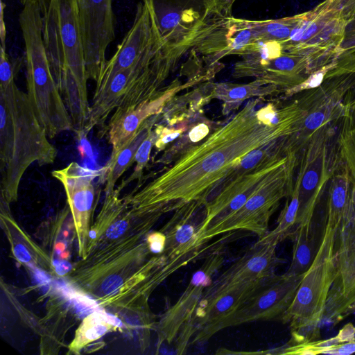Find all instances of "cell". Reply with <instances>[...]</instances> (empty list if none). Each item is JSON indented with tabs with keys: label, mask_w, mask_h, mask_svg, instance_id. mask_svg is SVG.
<instances>
[{
	"label": "cell",
	"mask_w": 355,
	"mask_h": 355,
	"mask_svg": "<svg viewBox=\"0 0 355 355\" xmlns=\"http://www.w3.org/2000/svg\"><path fill=\"white\" fill-rule=\"evenodd\" d=\"M5 8L4 3L1 1V20H0V35H1V48L6 49V24L3 19V10Z\"/></svg>",
	"instance_id": "cell-44"
},
{
	"label": "cell",
	"mask_w": 355,
	"mask_h": 355,
	"mask_svg": "<svg viewBox=\"0 0 355 355\" xmlns=\"http://www.w3.org/2000/svg\"><path fill=\"white\" fill-rule=\"evenodd\" d=\"M150 250L155 254L162 253L166 244V235L164 232H155L148 237Z\"/></svg>",
	"instance_id": "cell-34"
},
{
	"label": "cell",
	"mask_w": 355,
	"mask_h": 355,
	"mask_svg": "<svg viewBox=\"0 0 355 355\" xmlns=\"http://www.w3.org/2000/svg\"><path fill=\"white\" fill-rule=\"evenodd\" d=\"M349 92L343 105L345 122L342 135L355 132V88Z\"/></svg>",
	"instance_id": "cell-29"
},
{
	"label": "cell",
	"mask_w": 355,
	"mask_h": 355,
	"mask_svg": "<svg viewBox=\"0 0 355 355\" xmlns=\"http://www.w3.org/2000/svg\"><path fill=\"white\" fill-rule=\"evenodd\" d=\"M158 115H155L146 121L130 141L116 155L110 156L105 166L100 171L98 181L105 183L107 195L113 192L118 180L135 162L137 150L153 130Z\"/></svg>",
	"instance_id": "cell-20"
},
{
	"label": "cell",
	"mask_w": 355,
	"mask_h": 355,
	"mask_svg": "<svg viewBox=\"0 0 355 355\" xmlns=\"http://www.w3.org/2000/svg\"><path fill=\"white\" fill-rule=\"evenodd\" d=\"M182 88L179 85L170 86L152 98L126 109L115 110L105 130L112 146L111 156L130 141L146 121L159 114L173 96Z\"/></svg>",
	"instance_id": "cell-17"
},
{
	"label": "cell",
	"mask_w": 355,
	"mask_h": 355,
	"mask_svg": "<svg viewBox=\"0 0 355 355\" xmlns=\"http://www.w3.org/2000/svg\"><path fill=\"white\" fill-rule=\"evenodd\" d=\"M53 265L56 273L60 276L68 273L72 268L71 264L69 262L63 260H54L53 261Z\"/></svg>",
	"instance_id": "cell-43"
},
{
	"label": "cell",
	"mask_w": 355,
	"mask_h": 355,
	"mask_svg": "<svg viewBox=\"0 0 355 355\" xmlns=\"http://www.w3.org/2000/svg\"><path fill=\"white\" fill-rule=\"evenodd\" d=\"M286 153V160L261 180L240 209L202 232L200 236L202 241L209 242L218 235L238 230L252 232L260 239L269 232L271 216L282 199L289 196L293 188L292 175L295 157L294 153Z\"/></svg>",
	"instance_id": "cell-6"
},
{
	"label": "cell",
	"mask_w": 355,
	"mask_h": 355,
	"mask_svg": "<svg viewBox=\"0 0 355 355\" xmlns=\"http://www.w3.org/2000/svg\"><path fill=\"white\" fill-rule=\"evenodd\" d=\"M312 69L309 60L297 53L284 51L279 56L271 59L248 54L235 63L232 76L236 78L254 77L265 85L291 88L303 83L306 80L303 73Z\"/></svg>",
	"instance_id": "cell-14"
},
{
	"label": "cell",
	"mask_w": 355,
	"mask_h": 355,
	"mask_svg": "<svg viewBox=\"0 0 355 355\" xmlns=\"http://www.w3.org/2000/svg\"><path fill=\"white\" fill-rule=\"evenodd\" d=\"M67 299L72 302L76 312L81 316L90 315L101 310L94 300L74 290Z\"/></svg>",
	"instance_id": "cell-28"
},
{
	"label": "cell",
	"mask_w": 355,
	"mask_h": 355,
	"mask_svg": "<svg viewBox=\"0 0 355 355\" xmlns=\"http://www.w3.org/2000/svg\"><path fill=\"white\" fill-rule=\"evenodd\" d=\"M354 34H355V17L347 24L345 37Z\"/></svg>",
	"instance_id": "cell-45"
},
{
	"label": "cell",
	"mask_w": 355,
	"mask_h": 355,
	"mask_svg": "<svg viewBox=\"0 0 355 355\" xmlns=\"http://www.w3.org/2000/svg\"><path fill=\"white\" fill-rule=\"evenodd\" d=\"M299 19V14L276 19L254 20V27L259 42L287 40Z\"/></svg>",
	"instance_id": "cell-25"
},
{
	"label": "cell",
	"mask_w": 355,
	"mask_h": 355,
	"mask_svg": "<svg viewBox=\"0 0 355 355\" xmlns=\"http://www.w3.org/2000/svg\"><path fill=\"white\" fill-rule=\"evenodd\" d=\"M349 175L346 171L334 177L329 189L326 221L340 225L349 198Z\"/></svg>",
	"instance_id": "cell-24"
},
{
	"label": "cell",
	"mask_w": 355,
	"mask_h": 355,
	"mask_svg": "<svg viewBox=\"0 0 355 355\" xmlns=\"http://www.w3.org/2000/svg\"><path fill=\"white\" fill-rule=\"evenodd\" d=\"M297 178L300 187V207L296 225L312 221L316 205L328 179L324 152L307 153Z\"/></svg>",
	"instance_id": "cell-19"
},
{
	"label": "cell",
	"mask_w": 355,
	"mask_h": 355,
	"mask_svg": "<svg viewBox=\"0 0 355 355\" xmlns=\"http://www.w3.org/2000/svg\"><path fill=\"white\" fill-rule=\"evenodd\" d=\"M334 260V278L322 320L333 327L355 313L354 189L336 234Z\"/></svg>",
	"instance_id": "cell-8"
},
{
	"label": "cell",
	"mask_w": 355,
	"mask_h": 355,
	"mask_svg": "<svg viewBox=\"0 0 355 355\" xmlns=\"http://www.w3.org/2000/svg\"><path fill=\"white\" fill-rule=\"evenodd\" d=\"M259 102V98L250 100L203 142L187 148L173 165L139 191L133 201L144 210L166 211L191 201L207 202L243 156L295 132L300 119L296 107H291L279 123L269 125L257 118Z\"/></svg>",
	"instance_id": "cell-1"
},
{
	"label": "cell",
	"mask_w": 355,
	"mask_h": 355,
	"mask_svg": "<svg viewBox=\"0 0 355 355\" xmlns=\"http://www.w3.org/2000/svg\"><path fill=\"white\" fill-rule=\"evenodd\" d=\"M289 238L293 241V257L287 275L304 274L312 263L319 244H316L312 221L296 225Z\"/></svg>",
	"instance_id": "cell-22"
},
{
	"label": "cell",
	"mask_w": 355,
	"mask_h": 355,
	"mask_svg": "<svg viewBox=\"0 0 355 355\" xmlns=\"http://www.w3.org/2000/svg\"><path fill=\"white\" fill-rule=\"evenodd\" d=\"M209 132V128L208 125L201 123L193 127L189 133V137L193 143L199 142L205 139Z\"/></svg>",
	"instance_id": "cell-38"
},
{
	"label": "cell",
	"mask_w": 355,
	"mask_h": 355,
	"mask_svg": "<svg viewBox=\"0 0 355 355\" xmlns=\"http://www.w3.org/2000/svg\"><path fill=\"white\" fill-rule=\"evenodd\" d=\"M345 76L355 78V34L345 37L325 78Z\"/></svg>",
	"instance_id": "cell-26"
},
{
	"label": "cell",
	"mask_w": 355,
	"mask_h": 355,
	"mask_svg": "<svg viewBox=\"0 0 355 355\" xmlns=\"http://www.w3.org/2000/svg\"><path fill=\"white\" fill-rule=\"evenodd\" d=\"M13 252L15 257L21 262L28 263L31 260L30 252L23 244L16 245Z\"/></svg>",
	"instance_id": "cell-41"
},
{
	"label": "cell",
	"mask_w": 355,
	"mask_h": 355,
	"mask_svg": "<svg viewBox=\"0 0 355 355\" xmlns=\"http://www.w3.org/2000/svg\"><path fill=\"white\" fill-rule=\"evenodd\" d=\"M276 248L275 245L256 242L243 257L211 283L201 300L237 284L276 277V269L285 262V259L277 256Z\"/></svg>",
	"instance_id": "cell-15"
},
{
	"label": "cell",
	"mask_w": 355,
	"mask_h": 355,
	"mask_svg": "<svg viewBox=\"0 0 355 355\" xmlns=\"http://www.w3.org/2000/svg\"><path fill=\"white\" fill-rule=\"evenodd\" d=\"M274 278L237 284L200 300L191 321L196 331L191 343L209 340L211 330L217 324L232 314L254 292Z\"/></svg>",
	"instance_id": "cell-16"
},
{
	"label": "cell",
	"mask_w": 355,
	"mask_h": 355,
	"mask_svg": "<svg viewBox=\"0 0 355 355\" xmlns=\"http://www.w3.org/2000/svg\"><path fill=\"white\" fill-rule=\"evenodd\" d=\"M128 227V223L124 220H119L112 224L106 232L107 236L110 239H116L121 236Z\"/></svg>",
	"instance_id": "cell-39"
},
{
	"label": "cell",
	"mask_w": 355,
	"mask_h": 355,
	"mask_svg": "<svg viewBox=\"0 0 355 355\" xmlns=\"http://www.w3.org/2000/svg\"><path fill=\"white\" fill-rule=\"evenodd\" d=\"M223 248V245L218 244L206 254L202 264L193 274L184 292L165 313L161 321L162 341L175 343L186 328L193 327L191 321L203 293L225 262Z\"/></svg>",
	"instance_id": "cell-12"
},
{
	"label": "cell",
	"mask_w": 355,
	"mask_h": 355,
	"mask_svg": "<svg viewBox=\"0 0 355 355\" xmlns=\"http://www.w3.org/2000/svg\"><path fill=\"white\" fill-rule=\"evenodd\" d=\"M43 40L52 74L71 118L83 135L89 106L83 39L76 0H49L42 15Z\"/></svg>",
	"instance_id": "cell-3"
},
{
	"label": "cell",
	"mask_w": 355,
	"mask_h": 355,
	"mask_svg": "<svg viewBox=\"0 0 355 355\" xmlns=\"http://www.w3.org/2000/svg\"><path fill=\"white\" fill-rule=\"evenodd\" d=\"M337 343L355 340V327L351 322L347 323L334 336Z\"/></svg>",
	"instance_id": "cell-37"
},
{
	"label": "cell",
	"mask_w": 355,
	"mask_h": 355,
	"mask_svg": "<svg viewBox=\"0 0 355 355\" xmlns=\"http://www.w3.org/2000/svg\"><path fill=\"white\" fill-rule=\"evenodd\" d=\"M284 141L275 150L252 171L225 181L219 191L206 202L207 217L203 232L240 209L252 195L261 180L282 164L288 154L282 155Z\"/></svg>",
	"instance_id": "cell-13"
},
{
	"label": "cell",
	"mask_w": 355,
	"mask_h": 355,
	"mask_svg": "<svg viewBox=\"0 0 355 355\" xmlns=\"http://www.w3.org/2000/svg\"><path fill=\"white\" fill-rule=\"evenodd\" d=\"M355 353V340L341 343H334L329 346L327 354L348 355Z\"/></svg>",
	"instance_id": "cell-33"
},
{
	"label": "cell",
	"mask_w": 355,
	"mask_h": 355,
	"mask_svg": "<svg viewBox=\"0 0 355 355\" xmlns=\"http://www.w3.org/2000/svg\"><path fill=\"white\" fill-rule=\"evenodd\" d=\"M10 64L0 67V171L1 193L15 198L26 169L53 164L57 150L49 142L26 93L15 82Z\"/></svg>",
	"instance_id": "cell-2"
},
{
	"label": "cell",
	"mask_w": 355,
	"mask_h": 355,
	"mask_svg": "<svg viewBox=\"0 0 355 355\" xmlns=\"http://www.w3.org/2000/svg\"><path fill=\"white\" fill-rule=\"evenodd\" d=\"M304 274L277 275L254 292L232 314L217 324L211 331V337L227 327L250 322L280 320L291 305Z\"/></svg>",
	"instance_id": "cell-11"
},
{
	"label": "cell",
	"mask_w": 355,
	"mask_h": 355,
	"mask_svg": "<svg viewBox=\"0 0 355 355\" xmlns=\"http://www.w3.org/2000/svg\"><path fill=\"white\" fill-rule=\"evenodd\" d=\"M28 1H29V0H19L20 3L22 5H24ZM35 1H36L39 3L41 10H42V15H44L46 12L47 8L49 6V0H35Z\"/></svg>",
	"instance_id": "cell-46"
},
{
	"label": "cell",
	"mask_w": 355,
	"mask_h": 355,
	"mask_svg": "<svg viewBox=\"0 0 355 355\" xmlns=\"http://www.w3.org/2000/svg\"><path fill=\"white\" fill-rule=\"evenodd\" d=\"M347 22L329 0L299 14L288 39L281 43L284 52L306 57L316 71L335 59L345 37Z\"/></svg>",
	"instance_id": "cell-7"
},
{
	"label": "cell",
	"mask_w": 355,
	"mask_h": 355,
	"mask_svg": "<svg viewBox=\"0 0 355 355\" xmlns=\"http://www.w3.org/2000/svg\"><path fill=\"white\" fill-rule=\"evenodd\" d=\"M155 141V135L152 130L144 141L140 145L136 157H135V166L132 174L124 181L121 182L119 188L125 187L126 184L130 183L136 180H141L143 175L144 169L147 166L149 159L150 151Z\"/></svg>",
	"instance_id": "cell-27"
},
{
	"label": "cell",
	"mask_w": 355,
	"mask_h": 355,
	"mask_svg": "<svg viewBox=\"0 0 355 355\" xmlns=\"http://www.w3.org/2000/svg\"><path fill=\"white\" fill-rule=\"evenodd\" d=\"M204 15L191 50L201 55L208 67L227 55L250 54L259 42L254 20Z\"/></svg>",
	"instance_id": "cell-9"
},
{
	"label": "cell",
	"mask_w": 355,
	"mask_h": 355,
	"mask_svg": "<svg viewBox=\"0 0 355 355\" xmlns=\"http://www.w3.org/2000/svg\"><path fill=\"white\" fill-rule=\"evenodd\" d=\"M19 16L25 49L27 95L49 138L73 130L71 116L52 74L42 35L40 4L29 0Z\"/></svg>",
	"instance_id": "cell-4"
},
{
	"label": "cell",
	"mask_w": 355,
	"mask_h": 355,
	"mask_svg": "<svg viewBox=\"0 0 355 355\" xmlns=\"http://www.w3.org/2000/svg\"><path fill=\"white\" fill-rule=\"evenodd\" d=\"M234 2H236L237 0H232Z\"/></svg>",
	"instance_id": "cell-48"
},
{
	"label": "cell",
	"mask_w": 355,
	"mask_h": 355,
	"mask_svg": "<svg viewBox=\"0 0 355 355\" xmlns=\"http://www.w3.org/2000/svg\"><path fill=\"white\" fill-rule=\"evenodd\" d=\"M89 236L92 239H94L96 237V232L94 231H91L89 233Z\"/></svg>",
	"instance_id": "cell-47"
},
{
	"label": "cell",
	"mask_w": 355,
	"mask_h": 355,
	"mask_svg": "<svg viewBox=\"0 0 355 355\" xmlns=\"http://www.w3.org/2000/svg\"><path fill=\"white\" fill-rule=\"evenodd\" d=\"M158 26L171 43L191 50L203 21L204 12L193 8L173 7L166 0H153Z\"/></svg>",
	"instance_id": "cell-18"
},
{
	"label": "cell",
	"mask_w": 355,
	"mask_h": 355,
	"mask_svg": "<svg viewBox=\"0 0 355 355\" xmlns=\"http://www.w3.org/2000/svg\"><path fill=\"white\" fill-rule=\"evenodd\" d=\"M123 284L122 278L116 275L108 276L102 283L101 288L105 295L114 294Z\"/></svg>",
	"instance_id": "cell-35"
},
{
	"label": "cell",
	"mask_w": 355,
	"mask_h": 355,
	"mask_svg": "<svg viewBox=\"0 0 355 355\" xmlns=\"http://www.w3.org/2000/svg\"><path fill=\"white\" fill-rule=\"evenodd\" d=\"M90 322L91 327L85 331V336L89 340H94L105 334L107 327L102 322Z\"/></svg>",
	"instance_id": "cell-36"
},
{
	"label": "cell",
	"mask_w": 355,
	"mask_h": 355,
	"mask_svg": "<svg viewBox=\"0 0 355 355\" xmlns=\"http://www.w3.org/2000/svg\"><path fill=\"white\" fill-rule=\"evenodd\" d=\"M338 226L325 221L314 259L280 320L290 326L288 344L313 341L320 337L322 320L334 278L335 237Z\"/></svg>",
	"instance_id": "cell-5"
},
{
	"label": "cell",
	"mask_w": 355,
	"mask_h": 355,
	"mask_svg": "<svg viewBox=\"0 0 355 355\" xmlns=\"http://www.w3.org/2000/svg\"><path fill=\"white\" fill-rule=\"evenodd\" d=\"M33 275L38 285H40L41 288L46 291L49 288V286L51 282L48 275L43 270L35 268L33 270Z\"/></svg>",
	"instance_id": "cell-40"
},
{
	"label": "cell",
	"mask_w": 355,
	"mask_h": 355,
	"mask_svg": "<svg viewBox=\"0 0 355 355\" xmlns=\"http://www.w3.org/2000/svg\"><path fill=\"white\" fill-rule=\"evenodd\" d=\"M96 313L103 322H107L117 327H121L123 326L121 321L114 315L103 312L101 310L97 311Z\"/></svg>",
	"instance_id": "cell-42"
},
{
	"label": "cell",
	"mask_w": 355,
	"mask_h": 355,
	"mask_svg": "<svg viewBox=\"0 0 355 355\" xmlns=\"http://www.w3.org/2000/svg\"><path fill=\"white\" fill-rule=\"evenodd\" d=\"M277 89L275 86L265 85L257 79L243 85L220 83L213 85L209 97L218 98L223 102L222 112L226 115L237 109L246 99L271 94L277 92Z\"/></svg>",
	"instance_id": "cell-21"
},
{
	"label": "cell",
	"mask_w": 355,
	"mask_h": 355,
	"mask_svg": "<svg viewBox=\"0 0 355 355\" xmlns=\"http://www.w3.org/2000/svg\"><path fill=\"white\" fill-rule=\"evenodd\" d=\"M76 1L87 77L96 83L107 62V47L115 37L112 0Z\"/></svg>",
	"instance_id": "cell-10"
},
{
	"label": "cell",
	"mask_w": 355,
	"mask_h": 355,
	"mask_svg": "<svg viewBox=\"0 0 355 355\" xmlns=\"http://www.w3.org/2000/svg\"><path fill=\"white\" fill-rule=\"evenodd\" d=\"M207 15H227L225 0H199Z\"/></svg>",
	"instance_id": "cell-32"
},
{
	"label": "cell",
	"mask_w": 355,
	"mask_h": 355,
	"mask_svg": "<svg viewBox=\"0 0 355 355\" xmlns=\"http://www.w3.org/2000/svg\"><path fill=\"white\" fill-rule=\"evenodd\" d=\"M185 130V128H168L162 125H157L153 130L155 135L154 146L157 150H163L171 141L177 139Z\"/></svg>",
	"instance_id": "cell-30"
},
{
	"label": "cell",
	"mask_w": 355,
	"mask_h": 355,
	"mask_svg": "<svg viewBox=\"0 0 355 355\" xmlns=\"http://www.w3.org/2000/svg\"><path fill=\"white\" fill-rule=\"evenodd\" d=\"M299 187V182L296 180L292 192L287 196L284 207L278 217L276 227L259 239L257 243L277 245L279 243L290 236L296 226L300 207Z\"/></svg>",
	"instance_id": "cell-23"
},
{
	"label": "cell",
	"mask_w": 355,
	"mask_h": 355,
	"mask_svg": "<svg viewBox=\"0 0 355 355\" xmlns=\"http://www.w3.org/2000/svg\"><path fill=\"white\" fill-rule=\"evenodd\" d=\"M347 24L355 17V0H329Z\"/></svg>",
	"instance_id": "cell-31"
}]
</instances>
